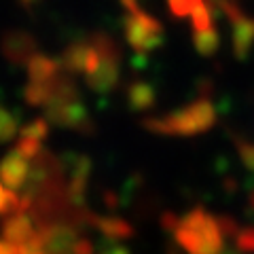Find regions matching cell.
Instances as JSON below:
<instances>
[{"label":"cell","instance_id":"obj_6","mask_svg":"<svg viewBox=\"0 0 254 254\" xmlns=\"http://www.w3.org/2000/svg\"><path fill=\"white\" fill-rule=\"evenodd\" d=\"M0 51L4 60L19 66V64H28L32 55H36V41L28 32H9L0 41Z\"/></svg>","mask_w":254,"mask_h":254},{"label":"cell","instance_id":"obj_2","mask_svg":"<svg viewBox=\"0 0 254 254\" xmlns=\"http://www.w3.org/2000/svg\"><path fill=\"white\" fill-rule=\"evenodd\" d=\"M214 123H216V108L210 98H197L170 115L144 119L142 127L157 136H199Z\"/></svg>","mask_w":254,"mask_h":254},{"label":"cell","instance_id":"obj_3","mask_svg":"<svg viewBox=\"0 0 254 254\" xmlns=\"http://www.w3.org/2000/svg\"><path fill=\"white\" fill-rule=\"evenodd\" d=\"M125 38L133 51L146 53L157 49L163 41V28L146 13H138L125 19Z\"/></svg>","mask_w":254,"mask_h":254},{"label":"cell","instance_id":"obj_9","mask_svg":"<svg viewBox=\"0 0 254 254\" xmlns=\"http://www.w3.org/2000/svg\"><path fill=\"white\" fill-rule=\"evenodd\" d=\"M119 62L121 60L117 58H104L95 72L85 76V85L95 93H110L119 85V78H121Z\"/></svg>","mask_w":254,"mask_h":254},{"label":"cell","instance_id":"obj_18","mask_svg":"<svg viewBox=\"0 0 254 254\" xmlns=\"http://www.w3.org/2000/svg\"><path fill=\"white\" fill-rule=\"evenodd\" d=\"M15 148H17L23 157L34 159V157H38V153H41V140L30 138V136H21V133H19L17 146H15Z\"/></svg>","mask_w":254,"mask_h":254},{"label":"cell","instance_id":"obj_21","mask_svg":"<svg viewBox=\"0 0 254 254\" xmlns=\"http://www.w3.org/2000/svg\"><path fill=\"white\" fill-rule=\"evenodd\" d=\"M74 254H93V244L89 240H78L74 246Z\"/></svg>","mask_w":254,"mask_h":254},{"label":"cell","instance_id":"obj_11","mask_svg":"<svg viewBox=\"0 0 254 254\" xmlns=\"http://www.w3.org/2000/svg\"><path fill=\"white\" fill-rule=\"evenodd\" d=\"M26 70H28V81H38V83L55 81L62 74V62L53 60L45 53H36L26 64Z\"/></svg>","mask_w":254,"mask_h":254},{"label":"cell","instance_id":"obj_4","mask_svg":"<svg viewBox=\"0 0 254 254\" xmlns=\"http://www.w3.org/2000/svg\"><path fill=\"white\" fill-rule=\"evenodd\" d=\"M47 119L58 125V127H70V129L83 131V133H91L93 125L89 113L81 100H72V102H60V100H51L45 106Z\"/></svg>","mask_w":254,"mask_h":254},{"label":"cell","instance_id":"obj_13","mask_svg":"<svg viewBox=\"0 0 254 254\" xmlns=\"http://www.w3.org/2000/svg\"><path fill=\"white\" fill-rule=\"evenodd\" d=\"M125 95H127V106H129L131 110H138V113L153 108L155 106V98H157L153 85H148L144 81H133V83H129Z\"/></svg>","mask_w":254,"mask_h":254},{"label":"cell","instance_id":"obj_10","mask_svg":"<svg viewBox=\"0 0 254 254\" xmlns=\"http://www.w3.org/2000/svg\"><path fill=\"white\" fill-rule=\"evenodd\" d=\"M34 233H36L34 222L30 220V216H28L26 212L11 214V216L2 222V237H4L6 242L15 244V246L28 244Z\"/></svg>","mask_w":254,"mask_h":254},{"label":"cell","instance_id":"obj_25","mask_svg":"<svg viewBox=\"0 0 254 254\" xmlns=\"http://www.w3.org/2000/svg\"><path fill=\"white\" fill-rule=\"evenodd\" d=\"M23 2H32V0H23Z\"/></svg>","mask_w":254,"mask_h":254},{"label":"cell","instance_id":"obj_14","mask_svg":"<svg viewBox=\"0 0 254 254\" xmlns=\"http://www.w3.org/2000/svg\"><path fill=\"white\" fill-rule=\"evenodd\" d=\"M53 87L55 81H47V83H38V81H28L26 89H23V100L28 106H47L53 95Z\"/></svg>","mask_w":254,"mask_h":254},{"label":"cell","instance_id":"obj_12","mask_svg":"<svg viewBox=\"0 0 254 254\" xmlns=\"http://www.w3.org/2000/svg\"><path fill=\"white\" fill-rule=\"evenodd\" d=\"M89 216H91L89 222L106 237L108 242L129 240V237L133 235V227L123 218H117V216H93V214H89Z\"/></svg>","mask_w":254,"mask_h":254},{"label":"cell","instance_id":"obj_16","mask_svg":"<svg viewBox=\"0 0 254 254\" xmlns=\"http://www.w3.org/2000/svg\"><path fill=\"white\" fill-rule=\"evenodd\" d=\"M193 41H195L197 51H199L201 55H212L214 51L218 49V34L212 28L201 30V32H195Z\"/></svg>","mask_w":254,"mask_h":254},{"label":"cell","instance_id":"obj_23","mask_svg":"<svg viewBox=\"0 0 254 254\" xmlns=\"http://www.w3.org/2000/svg\"><path fill=\"white\" fill-rule=\"evenodd\" d=\"M0 254H15V244L0 240Z\"/></svg>","mask_w":254,"mask_h":254},{"label":"cell","instance_id":"obj_1","mask_svg":"<svg viewBox=\"0 0 254 254\" xmlns=\"http://www.w3.org/2000/svg\"><path fill=\"white\" fill-rule=\"evenodd\" d=\"M172 233L187 254H222L227 237L222 218L212 216L203 208H195L178 218Z\"/></svg>","mask_w":254,"mask_h":254},{"label":"cell","instance_id":"obj_15","mask_svg":"<svg viewBox=\"0 0 254 254\" xmlns=\"http://www.w3.org/2000/svg\"><path fill=\"white\" fill-rule=\"evenodd\" d=\"M19 129V119L13 115L9 108L0 106V142H9L17 136Z\"/></svg>","mask_w":254,"mask_h":254},{"label":"cell","instance_id":"obj_20","mask_svg":"<svg viewBox=\"0 0 254 254\" xmlns=\"http://www.w3.org/2000/svg\"><path fill=\"white\" fill-rule=\"evenodd\" d=\"M237 148H240L242 161L248 165L250 170H254V146L248 144V142H237Z\"/></svg>","mask_w":254,"mask_h":254},{"label":"cell","instance_id":"obj_17","mask_svg":"<svg viewBox=\"0 0 254 254\" xmlns=\"http://www.w3.org/2000/svg\"><path fill=\"white\" fill-rule=\"evenodd\" d=\"M21 136H30V138H36V140H45L49 136V119L41 117V119H34L32 123H28L26 127H21Z\"/></svg>","mask_w":254,"mask_h":254},{"label":"cell","instance_id":"obj_22","mask_svg":"<svg viewBox=\"0 0 254 254\" xmlns=\"http://www.w3.org/2000/svg\"><path fill=\"white\" fill-rule=\"evenodd\" d=\"M100 254H129V250H127L125 246H119V242H113L110 246H106Z\"/></svg>","mask_w":254,"mask_h":254},{"label":"cell","instance_id":"obj_5","mask_svg":"<svg viewBox=\"0 0 254 254\" xmlns=\"http://www.w3.org/2000/svg\"><path fill=\"white\" fill-rule=\"evenodd\" d=\"M104 60V55L93 45V41H76L66 47L62 55V68L68 74H91Z\"/></svg>","mask_w":254,"mask_h":254},{"label":"cell","instance_id":"obj_7","mask_svg":"<svg viewBox=\"0 0 254 254\" xmlns=\"http://www.w3.org/2000/svg\"><path fill=\"white\" fill-rule=\"evenodd\" d=\"M38 233L43 235L45 248L49 250V254H74V246L78 240L72 227L55 222V225H43Z\"/></svg>","mask_w":254,"mask_h":254},{"label":"cell","instance_id":"obj_24","mask_svg":"<svg viewBox=\"0 0 254 254\" xmlns=\"http://www.w3.org/2000/svg\"><path fill=\"white\" fill-rule=\"evenodd\" d=\"M26 254H49V250L47 248H30L26 244Z\"/></svg>","mask_w":254,"mask_h":254},{"label":"cell","instance_id":"obj_8","mask_svg":"<svg viewBox=\"0 0 254 254\" xmlns=\"http://www.w3.org/2000/svg\"><path fill=\"white\" fill-rule=\"evenodd\" d=\"M30 176V165L28 157H23L17 148L6 153L4 159L0 161V180L2 185L11 190H19Z\"/></svg>","mask_w":254,"mask_h":254},{"label":"cell","instance_id":"obj_19","mask_svg":"<svg viewBox=\"0 0 254 254\" xmlns=\"http://www.w3.org/2000/svg\"><path fill=\"white\" fill-rule=\"evenodd\" d=\"M235 246L240 248L242 252H254V229H237L235 231Z\"/></svg>","mask_w":254,"mask_h":254}]
</instances>
